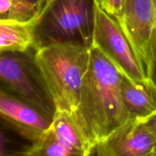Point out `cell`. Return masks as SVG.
Returning <instances> with one entry per match:
<instances>
[{
	"mask_svg": "<svg viewBox=\"0 0 156 156\" xmlns=\"http://www.w3.org/2000/svg\"><path fill=\"white\" fill-rule=\"evenodd\" d=\"M120 79L121 73L97 47L91 46L79 104L70 114L93 149L133 119L123 103Z\"/></svg>",
	"mask_w": 156,
	"mask_h": 156,
	"instance_id": "1",
	"label": "cell"
},
{
	"mask_svg": "<svg viewBox=\"0 0 156 156\" xmlns=\"http://www.w3.org/2000/svg\"><path fill=\"white\" fill-rule=\"evenodd\" d=\"M34 50V62L56 111L74 112L89 62L91 47L59 44Z\"/></svg>",
	"mask_w": 156,
	"mask_h": 156,
	"instance_id": "2",
	"label": "cell"
},
{
	"mask_svg": "<svg viewBox=\"0 0 156 156\" xmlns=\"http://www.w3.org/2000/svg\"><path fill=\"white\" fill-rule=\"evenodd\" d=\"M41 16L34 30V49L50 44L91 47L94 0H38Z\"/></svg>",
	"mask_w": 156,
	"mask_h": 156,
	"instance_id": "3",
	"label": "cell"
},
{
	"mask_svg": "<svg viewBox=\"0 0 156 156\" xmlns=\"http://www.w3.org/2000/svg\"><path fill=\"white\" fill-rule=\"evenodd\" d=\"M33 50L6 53L0 56V88L53 119L56 109L36 66Z\"/></svg>",
	"mask_w": 156,
	"mask_h": 156,
	"instance_id": "4",
	"label": "cell"
},
{
	"mask_svg": "<svg viewBox=\"0 0 156 156\" xmlns=\"http://www.w3.org/2000/svg\"><path fill=\"white\" fill-rule=\"evenodd\" d=\"M117 23L130 44L145 77L151 79L156 39L154 0H125Z\"/></svg>",
	"mask_w": 156,
	"mask_h": 156,
	"instance_id": "5",
	"label": "cell"
},
{
	"mask_svg": "<svg viewBox=\"0 0 156 156\" xmlns=\"http://www.w3.org/2000/svg\"><path fill=\"white\" fill-rule=\"evenodd\" d=\"M92 44L123 76L132 80L146 79L133 50L117 21L102 10L94 0Z\"/></svg>",
	"mask_w": 156,
	"mask_h": 156,
	"instance_id": "6",
	"label": "cell"
},
{
	"mask_svg": "<svg viewBox=\"0 0 156 156\" xmlns=\"http://www.w3.org/2000/svg\"><path fill=\"white\" fill-rule=\"evenodd\" d=\"M155 149V138L146 123L131 119L99 142L91 155L154 156Z\"/></svg>",
	"mask_w": 156,
	"mask_h": 156,
	"instance_id": "7",
	"label": "cell"
},
{
	"mask_svg": "<svg viewBox=\"0 0 156 156\" xmlns=\"http://www.w3.org/2000/svg\"><path fill=\"white\" fill-rule=\"evenodd\" d=\"M0 117L24 140L34 143L50 126L52 119L18 96L0 89Z\"/></svg>",
	"mask_w": 156,
	"mask_h": 156,
	"instance_id": "8",
	"label": "cell"
},
{
	"mask_svg": "<svg viewBox=\"0 0 156 156\" xmlns=\"http://www.w3.org/2000/svg\"><path fill=\"white\" fill-rule=\"evenodd\" d=\"M120 90L133 119L145 122L156 114V85L152 79L132 80L121 74Z\"/></svg>",
	"mask_w": 156,
	"mask_h": 156,
	"instance_id": "9",
	"label": "cell"
},
{
	"mask_svg": "<svg viewBox=\"0 0 156 156\" xmlns=\"http://www.w3.org/2000/svg\"><path fill=\"white\" fill-rule=\"evenodd\" d=\"M41 9L29 21L0 19V56L6 53L24 52L34 47V30Z\"/></svg>",
	"mask_w": 156,
	"mask_h": 156,
	"instance_id": "10",
	"label": "cell"
},
{
	"mask_svg": "<svg viewBox=\"0 0 156 156\" xmlns=\"http://www.w3.org/2000/svg\"><path fill=\"white\" fill-rule=\"evenodd\" d=\"M49 128L74 155H91L92 146L85 138L70 113L55 111Z\"/></svg>",
	"mask_w": 156,
	"mask_h": 156,
	"instance_id": "11",
	"label": "cell"
},
{
	"mask_svg": "<svg viewBox=\"0 0 156 156\" xmlns=\"http://www.w3.org/2000/svg\"><path fill=\"white\" fill-rule=\"evenodd\" d=\"M24 156H69L74 153L64 146L50 128L22 152Z\"/></svg>",
	"mask_w": 156,
	"mask_h": 156,
	"instance_id": "12",
	"label": "cell"
},
{
	"mask_svg": "<svg viewBox=\"0 0 156 156\" xmlns=\"http://www.w3.org/2000/svg\"><path fill=\"white\" fill-rule=\"evenodd\" d=\"M38 10V0H0V19L29 21Z\"/></svg>",
	"mask_w": 156,
	"mask_h": 156,
	"instance_id": "13",
	"label": "cell"
},
{
	"mask_svg": "<svg viewBox=\"0 0 156 156\" xmlns=\"http://www.w3.org/2000/svg\"><path fill=\"white\" fill-rule=\"evenodd\" d=\"M12 133H16L0 117V156L21 155L24 152V149L18 146L12 138Z\"/></svg>",
	"mask_w": 156,
	"mask_h": 156,
	"instance_id": "14",
	"label": "cell"
},
{
	"mask_svg": "<svg viewBox=\"0 0 156 156\" xmlns=\"http://www.w3.org/2000/svg\"><path fill=\"white\" fill-rule=\"evenodd\" d=\"M101 9L112 17L117 22L122 16L125 0H95Z\"/></svg>",
	"mask_w": 156,
	"mask_h": 156,
	"instance_id": "15",
	"label": "cell"
},
{
	"mask_svg": "<svg viewBox=\"0 0 156 156\" xmlns=\"http://www.w3.org/2000/svg\"><path fill=\"white\" fill-rule=\"evenodd\" d=\"M146 124L147 125L148 127L149 128V129L151 130V132L152 133L154 136V138H155V155L156 156V114L155 115H153L152 117H151L150 118L148 119L146 121H145Z\"/></svg>",
	"mask_w": 156,
	"mask_h": 156,
	"instance_id": "16",
	"label": "cell"
},
{
	"mask_svg": "<svg viewBox=\"0 0 156 156\" xmlns=\"http://www.w3.org/2000/svg\"><path fill=\"white\" fill-rule=\"evenodd\" d=\"M151 79L152 82L155 84L156 85V39L154 44L153 49V66H152V77Z\"/></svg>",
	"mask_w": 156,
	"mask_h": 156,
	"instance_id": "17",
	"label": "cell"
},
{
	"mask_svg": "<svg viewBox=\"0 0 156 156\" xmlns=\"http://www.w3.org/2000/svg\"><path fill=\"white\" fill-rule=\"evenodd\" d=\"M154 3H155V8H156V0H154Z\"/></svg>",
	"mask_w": 156,
	"mask_h": 156,
	"instance_id": "18",
	"label": "cell"
},
{
	"mask_svg": "<svg viewBox=\"0 0 156 156\" xmlns=\"http://www.w3.org/2000/svg\"><path fill=\"white\" fill-rule=\"evenodd\" d=\"M0 89H1V88H0Z\"/></svg>",
	"mask_w": 156,
	"mask_h": 156,
	"instance_id": "19",
	"label": "cell"
}]
</instances>
